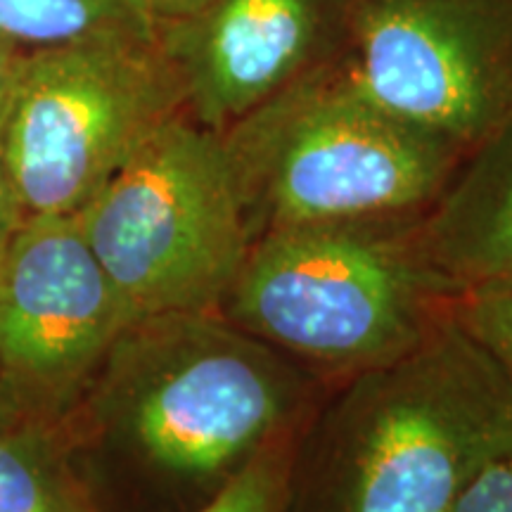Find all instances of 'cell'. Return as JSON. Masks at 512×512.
<instances>
[{"label":"cell","mask_w":512,"mask_h":512,"mask_svg":"<svg viewBox=\"0 0 512 512\" xmlns=\"http://www.w3.org/2000/svg\"><path fill=\"white\" fill-rule=\"evenodd\" d=\"M448 512H512V456L486 467Z\"/></svg>","instance_id":"9a60e30c"},{"label":"cell","mask_w":512,"mask_h":512,"mask_svg":"<svg viewBox=\"0 0 512 512\" xmlns=\"http://www.w3.org/2000/svg\"><path fill=\"white\" fill-rule=\"evenodd\" d=\"M62 441L38 422L0 430V512H95Z\"/></svg>","instance_id":"8fae6325"},{"label":"cell","mask_w":512,"mask_h":512,"mask_svg":"<svg viewBox=\"0 0 512 512\" xmlns=\"http://www.w3.org/2000/svg\"><path fill=\"white\" fill-rule=\"evenodd\" d=\"M185 88L159 36L22 53L5 102L3 150L22 216L79 214L164 124Z\"/></svg>","instance_id":"8992f818"},{"label":"cell","mask_w":512,"mask_h":512,"mask_svg":"<svg viewBox=\"0 0 512 512\" xmlns=\"http://www.w3.org/2000/svg\"><path fill=\"white\" fill-rule=\"evenodd\" d=\"M453 318L512 377V283L482 285L453 297Z\"/></svg>","instance_id":"4fadbf2b"},{"label":"cell","mask_w":512,"mask_h":512,"mask_svg":"<svg viewBox=\"0 0 512 512\" xmlns=\"http://www.w3.org/2000/svg\"><path fill=\"white\" fill-rule=\"evenodd\" d=\"M420 235L456 292L512 283V117L460 159Z\"/></svg>","instance_id":"30bf717a"},{"label":"cell","mask_w":512,"mask_h":512,"mask_svg":"<svg viewBox=\"0 0 512 512\" xmlns=\"http://www.w3.org/2000/svg\"><path fill=\"white\" fill-rule=\"evenodd\" d=\"M420 221H332L261 235L219 311L328 387L394 361L451 318L458 294L427 256Z\"/></svg>","instance_id":"3957f363"},{"label":"cell","mask_w":512,"mask_h":512,"mask_svg":"<svg viewBox=\"0 0 512 512\" xmlns=\"http://www.w3.org/2000/svg\"><path fill=\"white\" fill-rule=\"evenodd\" d=\"M27 418L24 413L15 406V401L10 399V394L5 392V387L0 384V430H10V427L27 425Z\"/></svg>","instance_id":"d6986e66"},{"label":"cell","mask_w":512,"mask_h":512,"mask_svg":"<svg viewBox=\"0 0 512 512\" xmlns=\"http://www.w3.org/2000/svg\"><path fill=\"white\" fill-rule=\"evenodd\" d=\"M5 102L8 95L0 102V245L15 233V228L22 223V211H19L15 195H12V185L8 178V169H5V150H3V126H5Z\"/></svg>","instance_id":"e0dca14e"},{"label":"cell","mask_w":512,"mask_h":512,"mask_svg":"<svg viewBox=\"0 0 512 512\" xmlns=\"http://www.w3.org/2000/svg\"><path fill=\"white\" fill-rule=\"evenodd\" d=\"M133 316L79 216H27L0 245V384L29 422L60 427Z\"/></svg>","instance_id":"ba28073f"},{"label":"cell","mask_w":512,"mask_h":512,"mask_svg":"<svg viewBox=\"0 0 512 512\" xmlns=\"http://www.w3.org/2000/svg\"><path fill=\"white\" fill-rule=\"evenodd\" d=\"M119 36H157L133 0H0V38L22 53Z\"/></svg>","instance_id":"7c38bea8"},{"label":"cell","mask_w":512,"mask_h":512,"mask_svg":"<svg viewBox=\"0 0 512 512\" xmlns=\"http://www.w3.org/2000/svg\"><path fill=\"white\" fill-rule=\"evenodd\" d=\"M76 216L133 318L219 311L252 249L221 133L188 114L159 128Z\"/></svg>","instance_id":"5b68a950"},{"label":"cell","mask_w":512,"mask_h":512,"mask_svg":"<svg viewBox=\"0 0 512 512\" xmlns=\"http://www.w3.org/2000/svg\"><path fill=\"white\" fill-rule=\"evenodd\" d=\"M339 72L463 157L512 117V0H344Z\"/></svg>","instance_id":"52a82bcc"},{"label":"cell","mask_w":512,"mask_h":512,"mask_svg":"<svg viewBox=\"0 0 512 512\" xmlns=\"http://www.w3.org/2000/svg\"><path fill=\"white\" fill-rule=\"evenodd\" d=\"M19 57H22V50H17L12 43L0 38V102L5 100V95L10 91L12 79H15V72H17Z\"/></svg>","instance_id":"ac0fdd59"},{"label":"cell","mask_w":512,"mask_h":512,"mask_svg":"<svg viewBox=\"0 0 512 512\" xmlns=\"http://www.w3.org/2000/svg\"><path fill=\"white\" fill-rule=\"evenodd\" d=\"M292 444L264 453L221 496L197 512H285Z\"/></svg>","instance_id":"5bb4252c"},{"label":"cell","mask_w":512,"mask_h":512,"mask_svg":"<svg viewBox=\"0 0 512 512\" xmlns=\"http://www.w3.org/2000/svg\"><path fill=\"white\" fill-rule=\"evenodd\" d=\"M211 3H214V0H133V5L140 10V15H143L155 29L200 15V12L207 10Z\"/></svg>","instance_id":"2e32d148"},{"label":"cell","mask_w":512,"mask_h":512,"mask_svg":"<svg viewBox=\"0 0 512 512\" xmlns=\"http://www.w3.org/2000/svg\"><path fill=\"white\" fill-rule=\"evenodd\" d=\"M344 0H214L200 15L157 29L185 88V112L226 133L332 57Z\"/></svg>","instance_id":"9c48e42d"},{"label":"cell","mask_w":512,"mask_h":512,"mask_svg":"<svg viewBox=\"0 0 512 512\" xmlns=\"http://www.w3.org/2000/svg\"><path fill=\"white\" fill-rule=\"evenodd\" d=\"M512 456V377L456 318L320 396L290 451L285 512H448Z\"/></svg>","instance_id":"7a4b0ae2"},{"label":"cell","mask_w":512,"mask_h":512,"mask_svg":"<svg viewBox=\"0 0 512 512\" xmlns=\"http://www.w3.org/2000/svg\"><path fill=\"white\" fill-rule=\"evenodd\" d=\"M325 389L221 311L152 313L121 330L62 427L95 512H197L294 441Z\"/></svg>","instance_id":"6da1fadb"},{"label":"cell","mask_w":512,"mask_h":512,"mask_svg":"<svg viewBox=\"0 0 512 512\" xmlns=\"http://www.w3.org/2000/svg\"><path fill=\"white\" fill-rule=\"evenodd\" d=\"M252 242L311 223L420 216L463 152L394 117L328 57L221 133Z\"/></svg>","instance_id":"277c9868"}]
</instances>
